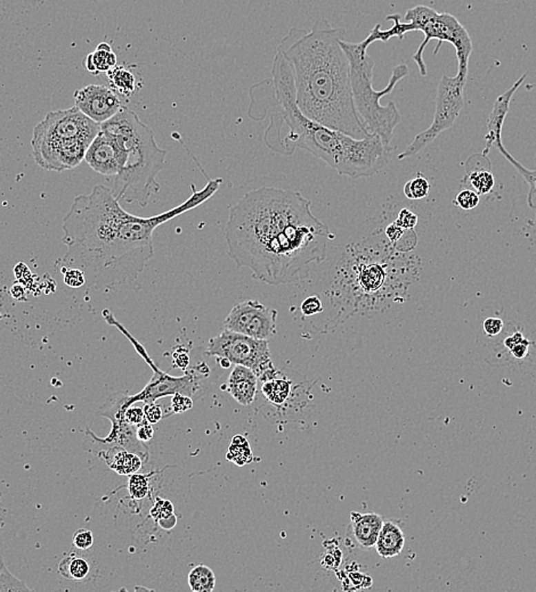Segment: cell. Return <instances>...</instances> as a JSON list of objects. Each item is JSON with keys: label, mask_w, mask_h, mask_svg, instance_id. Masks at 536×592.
<instances>
[{"label": "cell", "mask_w": 536, "mask_h": 592, "mask_svg": "<svg viewBox=\"0 0 536 592\" xmlns=\"http://www.w3.org/2000/svg\"><path fill=\"white\" fill-rule=\"evenodd\" d=\"M332 234L299 192L261 187L230 206L225 228L228 256L265 284H296L326 261Z\"/></svg>", "instance_id": "6da1fadb"}, {"label": "cell", "mask_w": 536, "mask_h": 592, "mask_svg": "<svg viewBox=\"0 0 536 592\" xmlns=\"http://www.w3.org/2000/svg\"><path fill=\"white\" fill-rule=\"evenodd\" d=\"M206 177L201 190L192 183V195L184 203L150 218L126 212L111 188L103 185L76 197L63 220L68 251L61 265L80 269L89 287L103 291L134 282L155 256V229L206 203L221 188V178Z\"/></svg>", "instance_id": "7a4b0ae2"}, {"label": "cell", "mask_w": 536, "mask_h": 592, "mask_svg": "<svg viewBox=\"0 0 536 592\" xmlns=\"http://www.w3.org/2000/svg\"><path fill=\"white\" fill-rule=\"evenodd\" d=\"M421 260L393 246L381 229L347 245L326 275L321 295L326 298L323 331L353 316L379 314L408 300V289L418 282Z\"/></svg>", "instance_id": "3957f363"}, {"label": "cell", "mask_w": 536, "mask_h": 592, "mask_svg": "<svg viewBox=\"0 0 536 592\" xmlns=\"http://www.w3.org/2000/svg\"><path fill=\"white\" fill-rule=\"evenodd\" d=\"M344 37L345 30L319 19L310 31L292 28L277 50L292 70L301 113L319 125L362 139L368 132L354 104L348 57L340 45Z\"/></svg>", "instance_id": "277c9868"}, {"label": "cell", "mask_w": 536, "mask_h": 592, "mask_svg": "<svg viewBox=\"0 0 536 592\" xmlns=\"http://www.w3.org/2000/svg\"><path fill=\"white\" fill-rule=\"evenodd\" d=\"M272 85L279 108L277 119L289 127L283 147L301 148L326 162L340 176L352 179L371 177L387 167L392 151L378 134L356 139L319 125L301 113L297 104L292 70L280 50L274 57Z\"/></svg>", "instance_id": "5b68a950"}, {"label": "cell", "mask_w": 536, "mask_h": 592, "mask_svg": "<svg viewBox=\"0 0 536 592\" xmlns=\"http://www.w3.org/2000/svg\"><path fill=\"white\" fill-rule=\"evenodd\" d=\"M109 136L118 155L119 171L112 178L115 198L127 203L148 205L160 190L157 177L165 167L167 151L159 147L155 134L127 106L99 125Z\"/></svg>", "instance_id": "8992f818"}, {"label": "cell", "mask_w": 536, "mask_h": 592, "mask_svg": "<svg viewBox=\"0 0 536 592\" xmlns=\"http://www.w3.org/2000/svg\"><path fill=\"white\" fill-rule=\"evenodd\" d=\"M387 20L393 21L394 25L389 30L380 29L381 24L372 29L371 32L363 40L366 46H371L375 41H388L394 37L403 39L405 33L412 31H421L424 39L413 55V61L417 63L419 71L422 76H427V66L424 64V52L428 43L431 40H438L437 47L434 50L436 55L441 48V43H450L453 45L457 52V74L464 78L468 76V65L473 52V41L467 30L457 21V17L448 13H437L430 7L417 6L408 10L405 14L406 22H401V17L398 14L388 15Z\"/></svg>", "instance_id": "52a82bcc"}, {"label": "cell", "mask_w": 536, "mask_h": 592, "mask_svg": "<svg viewBox=\"0 0 536 592\" xmlns=\"http://www.w3.org/2000/svg\"><path fill=\"white\" fill-rule=\"evenodd\" d=\"M340 45L348 57L353 99L357 114L368 134H378L389 146L394 130L401 122V115L395 103L390 102L382 106L380 99L390 94L398 82L408 76V68L405 64L395 66L387 87L378 92L372 85L375 62L368 55V50H364L359 43H348L344 39L340 41Z\"/></svg>", "instance_id": "ba28073f"}, {"label": "cell", "mask_w": 536, "mask_h": 592, "mask_svg": "<svg viewBox=\"0 0 536 592\" xmlns=\"http://www.w3.org/2000/svg\"><path fill=\"white\" fill-rule=\"evenodd\" d=\"M206 354L216 359L226 358L232 365L247 367L263 382L279 374L272 360L268 340H256L226 328L211 337Z\"/></svg>", "instance_id": "9c48e42d"}, {"label": "cell", "mask_w": 536, "mask_h": 592, "mask_svg": "<svg viewBox=\"0 0 536 592\" xmlns=\"http://www.w3.org/2000/svg\"><path fill=\"white\" fill-rule=\"evenodd\" d=\"M467 83V78L457 76H441L438 83L437 95H436V108H435L434 120L427 130L417 134L415 141L408 145L406 150L401 153L398 159L404 160L408 157L415 156L427 147L436 138L453 127L459 118L461 111L464 106V92Z\"/></svg>", "instance_id": "30bf717a"}, {"label": "cell", "mask_w": 536, "mask_h": 592, "mask_svg": "<svg viewBox=\"0 0 536 592\" xmlns=\"http://www.w3.org/2000/svg\"><path fill=\"white\" fill-rule=\"evenodd\" d=\"M99 123L87 118L76 106L52 111L33 129L32 139L40 141H94L99 132Z\"/></svg>", "instance_id": "8fae6325"}, {"label": "cell", "mask_w": 536, "mask_h": 592, "mask_svg": "<svg viewBox=\"0 0 536 592\" xmlns=\"http://www.w3.org/2000/svg\"><path fill=\"white\" fill-rule=\"evenodd\" d=\"M279 312L256 300L240 302L230 309L224 320L228 331L247 335L256 340H268L277 335Z\"/></svg>", "instance_id": "7c38bea8"}, {"label": "cell", "mask_w": 536, "mask_h": 592, "mask_svg": "<svg viewBox=\"0 0 536 592\" xmlns=\"http://www.w3.org/2000/svg\"><path fill=\"white\" fill-rule=\"evenodd\" d=\"M123 393H115L106 400V402L99 408L97 414L109 418L112 422V429L106 438H99L92 432H88L94 441L99 445H106L109 448H122L139 455L143 462L148 459V450L144 447L143 442L139 441L136 436V426L129 424L125 418V408H123Z\"/></svg>", "instance_id": "4fadbf2b"}, {"label": "cell", "mask_w": 536, "mask_h": 592, "mask_svg": "<svg viewBox=\"0 0 536 592\" xmlns=\"http://www.w3.org/2000/svg\"><path fill=\"white\" fill-rule=\"evenodd\" d=\"M90 141L83 139L75 141H40L32 139L33 159L45 170H71L85 160L86 152Z\"/></svg>", "instance_id": "5bb4252c"}, {"label": "cell", "mask_w": 536, "mask_h": 592, "mask_svg": "<svg viewBox=\"0 0 536 592\" xmlns=\"http://www.w3.org/2000/svg\"><path fill=\"white\" fill-rule=\"evenodd\" d=\"M150 367L155 370V376L152 377L148 385L135 396L123 393L125 409H128L136 402L155 403L157 400L165 396H172L177 393L188 396H195L200 389L198 375L195 371L186 373L184 376L174 377L159 369L153 361L150 363Z\"/></svg>", "instance_id": "9a60e30c"}, {"label": "cell", "mask_w": 536, "mask_h": 592, "mask_svg": "<svg viewBox=\"0 0 536 592\" xmlns=\"http://www.w3.org/2000/svg\"><path fill=\"white\" fill-rule=\"evenodd\" d=\"M75 106L92 121L102 125L113 118L122 106V99L112 89L102 85H89L73 95Z\"/></svg>", "instance_id": "2e32d148"}, {"label": "cell", "mask_w": 536, "mask_h": 592, "mask_svg": "<svg viewBox=\"0 0 536 592\" xmlns=\"http://www.w3.org/2000/svg\"><path fill=\"white\" fill-rule=\"evenodd\" d=\"M85 161L97 174L113 178L119 171L118 155L109 136L99 129L86 152Z\"/></svg>", "instance_id": "e0dca14e"}, {"label": "cell", "mask_w": 536, "mask_h": 592, "mask_svg": "<svg viewBox=\"0 0 536 592\" xmlns=\"http://www.w3.org/2000/svg\"><path fill=\"white\" fill-rule=\"evenodd\" d=\"M526 74H523L513 83L511 88L508 89L507 92H504L502 95L497 97V101L494 103L493 110L490 112L487 121V134H486V147L484 150L483 155L487 156L490 147L493 146L497 141H501V134H502V128L504 123L507 118L508 112H509L510 103L513 99L515 92L519 89L520 85L525 81Z\"/></svg>", "instance_id": "ac0fdd59"}, {"label": "cell", "mask_w": 536, "mask_h": 592, "mask_svg": "<svg viewBox=\"0 0 536 592\" xmlns=\"http://www.w3.org/2000/svg\"><path fill=\"white\" fill-rule=\"evenodd\" d=\"M382 524H384V518L375 513L359 514L353 511L350 513V525H349L353 541L355 542L356 546L363 550L375 548V543L378 540Z\"/></svg>", "instance_id": "d6986e66"}, {"label": "cell", "mask_w": 536, "mask_h": 592, "mask_svg": "<svg viewBox=\"0 0 536 592\" xmlns=\"http://www.w3.org/2000/svg\"><path fill=\"white\" fill-rule=\"evenodd\" d=\"M258 376L247 367L235 365L227 380V391L237 403L250 406L256 398Z\"/></svg>", "instance_id": "ffe728a7"}, {"label": "cell", "mask_w": 536, "mask_h": 592, "mask_svg": "<svg viewBox=\"0 0 536 592\" xmlns=\"http://www.w3.org/2000/svg\"><path fill=\"white\" fill-rule=\"evenodd\" d=\"M405 535L401 527L394 520H384L375 550L382 558H394L404 549Z\"/></svg>", "instance_id": "44dd1931"}, {"label": "cell", "mask_w": 536, "mask_h": 592, "mask_svg": "<svg viewBox=\"0 0 536 592\" xmlns=\"http://www.w3.org/2000/svg\"><path fill=\"white\" fill-rule=\"evenodd\" d=\"M99 457L115 473H118L119 475H127V476L137 473L144 462L139 455L117 447L103 450L99 452Z\"/></svg>", "instance_id": "7402d4cb"}, {"label": "cell", "mask_w": 536, "mask_h": 592, "mask_svg": "<svg viewBox=\"0 0 536 592\" xmlns=\"http://www.w3.org/2000/svg\"><path fill=\"white\" fill-rule=\"evenodd\" d=\"M109 87L121 99H129L137 89V80L134 73L125 65H117L106 73Z\"/></svg>", "instance_id": "603a6c76"}, {"label": "cell", "mask_w": 536, "mask_h": 592, "mask_svg": "<svg viewBox=\"0 0 536 592\" xmlns=\"http://www.w3.org/2000/svg\"><path fill=\"white\" fill-rule=\"evenodd\" d=\"M117 65L118 59L109 43H99L97 48L86 57V69L89 73H92V76L109 72L110 70Z\"/></svg>", "instance_id": "cb8c5ba5"}, {"label": "cell", "mask_w": 536, "mask_h": 592, "mask_svg": "<svg viewBox=\"0 0 536 592\" xmlns=\"http://www.w3.org/2000/svg\"><path fill=\"white\" fill-rule=\"evenodd\" d=\"M464 187L471 188L479 195H486L493 190L495 181L494 176L490 172V167H467V176H466Z\"/></svg>", "instance_id": "d4e9b609"}, {"label": "cell", "mask_w": 536, "mask_h": 592, "mask_svg": "<svg viewBox=\"0 0 536 592\" xmlns=\"http://www.w3.org/2000/svg\"><path fill=\"white\" fill-rule=\"evenodd\" d=\"M188 586L193 592H211L216 586L215 573L206 565H197L188 574Z\"/></svg>", "instance_id": "484cf974"}, {"label": "cell", "mask_w": 536, "mask_h": 592, "mask_svg": "<svg viewBox=\"0 0 536 592\" xmlns=\"http://www.w3.org/2000/svg\"><path fill=\"white\" fill-rule=\"evenodd\" d=\"M226 458L228 462H233L239 467L252 462L254 455L251 451L250 443L247 438L242 436H235L230 442Z\"/></svg>", "instance_id": "4316f807"}, {"label": "cell", "mask_w": 536, "mask_h": 592, "mask_svg": "<svg viewBox=\"0 0 536 592\" xmlns=\"http://www.w3.org/2000/svg\"><path fill=\"white\" fill-rule=\"evenodd\" d=\"M290 385L291 384H290L289 380L274 377L270 380H264L261 391L270 402L280 406V405L286 402L288 396H289Z\"/></svg>", "instance_id": "83f0119b"}, {"label": "cell", "mask_w": 536, "mask_h": 592, "mask_svg": "<svg viewBox=\"0 0 536 592\" xmlns=\"http://www.w3.org/2000/svg\"><path fill=\"white\" fill-rule=\"evenodd\" d=\"M59 573L64 579L80 581L89 574V564L83 558L68 556L59 564Z\"/></svg>", "instance_id": "f1b7e54d"}, {"label": "cell", "mask_w": 536, "mask_h": 592, "mask_svg": "<svg viewBox=\"0 0 536 592\" xmlns=\"http://www.w3.org/2000/svg\"><path fill=\"white\" fill-rule=\"evenodd\" d=\"M429 192H430V183L421 174L415 176L413 179L405 183L404 194L408 200H424L428 196Z\"/></svg>", "instance_id": "f546056e"}, {"label": "cell", "mask_w": 536, "mask_h": 592, "mask_svg": "<svg viewBox=\"0 0 536 592\" xmlns=\"http://www.w3.org/2000/svg\"><path fill=\"white\" fill-rule=\"evenodd\" d=\"M129 496L134 500H141L150 492V476L148 475H130L128 482Z\"/></svg>", "instance_id": "4dcf8cb0"}, {"label": "cell", "mask_w": 536, "mask_h": 592, "mask_svg": "<svg viewBox=\"0 0 536 592\" xmlns=\"http://www.w3.org/2000/svg\"><path fill=\"white\" fill-rule=\"evenodd\" d=\"M3 591H31V589L23 581L15 578L6 565H3L0 572V592Z\"/></svg>", "instance_id": "1f68e13d"}, {"label": "cell", "mask_w": 536, "mask_h": 592, "mask_svg": "<svg viewBox=\"0 0 536 592\" xmlns=\"http://www.w3.org/2000/svg\"><path fill=\"white\" fill-rule=\"evenodd\" d=\"M300 314L304 318H314L323 314V302L319 295L310 294L300 303Z\"/></svg>", "instance_id": "d6a6232c"}, {"label": "cell", "mask_w": 536, "mask_h": 592, "mask_svg": "<svg viewBox=\"0 0 536 592\" xmlns=\"http://www.w3.org/2000/svg\"><path fill=\"white\" fill-rule=\"evenodd\" d=\"M150 514H151L152 518L155 522H159V524L162 527L163 522L168 520L169 518H175L174 506L170 501L163 500V499L158 498L155 501V506L152 507Z\"/></svg>", "instance_id": "836d02e7"}, {"label": "cell", "mask_w": 536, "mask_h": 592, "mask_svg": "<svg viewBox=\"0 0 536 592\" xmlns=\"http://www.w3.org/2000/svg\"><path fill=\"white\" fill-rule=\"evenodd\" d=\"M454 203H455V205L459 206L460 209L466 210V211L476 209L480 203L479 194L476 193L471 188L464 187V190L457 194Z\"/></svg>", "instance_id": "e575fe53"}, {"label": "cell", "mask_w": 536, "mask_h": 592, "mask_svg": "<svg viewBox=\"0 0 536 592\" xmlns=\"http://www.w3.org/2000/svg\"><path fill=\"white\" fill-rule=\"evenodd\" d=\"M63 280L66 286L71 288H79L86 285V277L80 269L62 267Z\"/></svg>", "instance_id": "d590c367"}, {"label": "cell", "mask_w": 536, "mask_h": 592, "mask_svg": "<svg viewBox=\"0 0 536 592\" xmlns=\"http://www.w3.org/2000/svg\"><path fill=\"white\" fill-rule=\"evenodd\" d=\"M395 223L405 230L415 229L418 225V216L412 212L411 210L401 209L398 212Z\"/></svg>", "instance_id": "8d00e7d4"}, {"label": "cell", "mask_w": 536, "mask_h": 592, "mask_svg": "<svg viewBox=\"0 0 536 592\" xmlns=\"http://www.w3.org/2000/svg\"><path fill=\"white\" fill-rule=\"evenodd\" d=\"M192 408H193V400H192L191 396H185L181 393L172 396V400H171V411L172 414H181V412L191 410Z\"/></svg>", "instance_id": "74e56055"}, {"label": "cell", "mask_w": 536, "mask_h": 592, "mask_svg": "<svg viewBox=\"0 0 536 592\" xmlns=\"http://www.w3.org/2000/svg\"><path fill=\"white\" fill-rule=\"evenodd\" d=\"M483 329L488 337H497L504 333V323L501 318L490 317L484 321Z\"/></svg>", "instance_id": "f35d334b"}, {"label": "cell", "mask_w": 536, "mask_h": 592, "mask_svg": "<svg viewBox=\"0 0 536 592\" xmlns=\"http://www.w3.org/2000/svg\"><path fill=\"white\" fill-rule=\"evenodd\" d=\"M72 541L73 544L78 549H89L94 543L92 531L87 530V529H79L76 533L73 534Z\"/></svg>", "instance_id": "ab89813d"}, {"label": "cell", "mask_w": 536, "mask_h": 592, "mask_svg": "<svg viewBox=\"0 0 536 592\" xmlns=\"http://www.w3.org/2000/svg\"><path fill=\"white\" fill-rule=\"evenodd\" d=\"M145 419L151 424H157L161 420L163 417V411L162 408L155 403H145L144 408Z\"/></svg>", "instance_id": "60d3db41"}, {"label": "cell", "mask_w": 536, "mask_h": 592, "mask_svg": "<svg viewBox=\"0 0 536 592\" xmlns=\"http://www.w3.org/2000/svg\"><path fill=\"white\" fill-rule=\"evenodd\" d=\"M532 342H530L528 338H525V340H522L519 343H517L516 345H513L511 349L509 350V354L513 356L515 359L517 360H523L525 358L527 357V354L530 352V347L532 345Z\"/></svg>", "instance_id": "b9f144b4"}, {"label": "cell", "mask_w": 536, "mask_h": 592, "mask_svg": "<svg viewBox=\"0 0 536 592\" xmlns=\"http://www.w3.org/2000/svg\"><path fill=\"white\" fill-rule=\"evenodd\" d=\"M125 418L127 422L132 426H137L145 420L144 410L143 408L132 406L129 407L128 409L126 410Z\"/></svg>", "instance_id": "7bdbcfd3"}, {"label": "cell", "mask_w": 536, "mask_h": 592, "mask_svg": "<svg viewBox=\"0 0 536 592\" xmlns=\"http://www.w3.org/2000/svg\"><path fill=\"white\" fill-rule=\"evenodd\" d=\"M136 436L141 442L151 441L152 438L155 436V429L152 427L151 422H148L145 419L144 422L136 427Z\"/></svg>", "instance_id": "ee69618b"}, {"label": "cell", "mask_w": 536, "mask_h": 592, "mask_svg": "<svg viewBox=\"0 0 536 592\" xmlns=\"http://www.w3.org/2000/svg\"><path fill=\"white\" fill-rule=\"evenodd\" d=\"M174 363L175 366L178 367V368H181V369H185L186 367H188V356L184 350L179 351L177 350L174 354Z\"/></svg>", "instance_id": "f6af8a7d"}, {"label": "cell", "mask_w": 536, "mask_h": 592, "mask_svg": "<svg viewBox=\"0 0 536 592\" xmlns=\"http://www.w3.org/2000/svg\"><path fill=\"white\" fill-rule=\"evenodd\" d=\"M217 361L218 363H219V365L223 367V368H225V369H227V368H230V365H232V363H230V361L228 360V359H226V358H218Z\"/></svg>", "instance_id": "bcb514c9"}, {"label": "cell", "mask_w": 536, "mask_h": 592, "mask_svg": "<svg viewBox=\"0 0 536 592\" xmlns=\"http://www.w3.org/2000/svg\"><path fill=\"white\" fill-rule=\"evenodd\" d=\"M3 565H5V564H3V558L0 557V572H1V569H3Z\"/></svg>", "instance_id": "7dc6e473"}]
</instances>
